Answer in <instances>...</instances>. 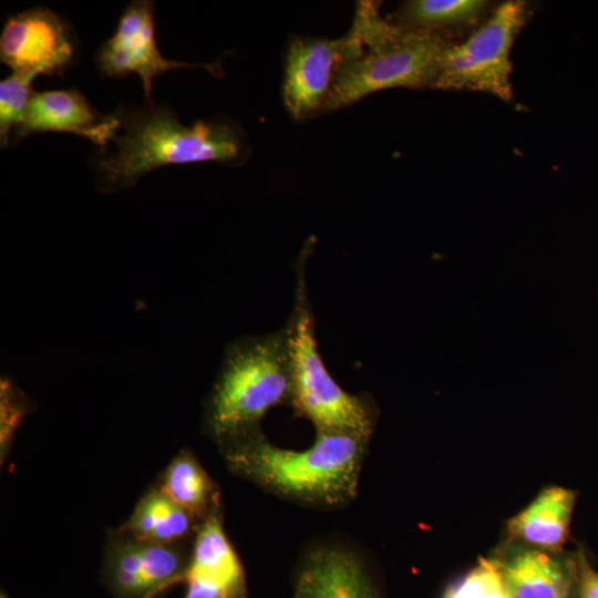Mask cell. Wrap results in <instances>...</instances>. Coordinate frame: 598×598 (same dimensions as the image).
I'll return each instance as SVG.
<instances>
[{
    "label": "cell",
    "instance_id": "9",
    "mask_svg": "<svg viewBox=\"0 0 598 598\" xmlns=\"http://www.w3.org/2000/svg\"><path fill=\"white\" fill-rule=\"evenodd\" d=\"M73 55L66 24L52 10L37 7L6 21L0 37V60L12 72L61 75Z\"/></svg>",
    "mask_w": 598,
    "mask_h": 598
},
{
    "label": "cell",
    "instance_id": "18",
    "mask_svg": "<svg viewBox=\"0 0 598 598\" xmlns=\"http://www.w3.org/2000/svg\"><path fill=\"white\" fill-rule=\"evenodd\" d=\"M482 0H413L404 3L396 17L398 25L416 31L434 32L474 24L481 17Z\"/></svg>",
    "mask_w": 598,
    "mask_h": 598
},
{
    "label": "cell",
    "instance_id": "12",
    "mask_svg": "<svg viewBox=\"0 0 598 598\" xmlns=\"http://www.w3.org/2000/svg\"><path fill=\"white\" fill-rule=\"evenodd\" d=\"M295 598H380L362 560L347 548L308 553L297 575Z\"/></svg>",
    "mask_w": 598,
    "mask_h": 598
},
{
    "label": "cell",
    "instance_id": "2",
    "mask_svg": "<svg viewBox=\"0 0 598 598\" xmlns=\"http://www.w3.org/2000/svg\"><path fill=\"white\" fill-rule=\"evenodd\" d=\"M115 150H100L94 158L97 188L114 193L166 165L217 162L236 164L246 157L243 130L228 120L183 124L166 105L145 103L122 113Z\"/></svg>",
    "mask_w": 598,
    "mask_h": 598
},
{
    "label": "cell",
    "instance_id": "22",
    "mask_svg": "<svg viewBox=\"0 0 598 598\" xmlns=\"http://www.w3.org/2000/svg\"><path fill=\"white\" fill-rule=\"evenodd\" d=\"M578 579L580 598H598V573L585 556L579 557Z\"/></svg>",
    "mask_w": 598,
    "mask_h": 598
},
{
    "label": "cell",
    "instance_id": "6",
    "mask_svg": "<svg viewBox=\"0 0 598 598\" xmlns=\"http://www.w3.org/2000/svg\"><path fill=\"white\" fill-rule=\"evenodd\" d=\"M527 16L525 1H505L465 41L446 43L432 89L478 91L511 101L509 53Z\"/></svg>",
    "mask_w": 598,
    "mask_h": 598
},
{
    "label": "cell",
    "instance_id": "15",
    "mask_svg": "<svg viewBox=\"0 0 598 598\" xmlns=\"http://www.w3.org/2000/svg\"><path fill=\"white\" fill-rule=\"evenodd\" d=\"M200 524L159 487H152L117 532L144 542L175 545L195 536Z\"/></svg>",
    "mask_w": 598,
    "mask_h": 598
},
{
    "label": "cell",
    "instance_id": "14",
    "mask_svg": "<svg viewBox=\"0 0 598 598\" xmlns=\"http://www.w3.org/2000/svg\"><path fill=\"white\" fill-rule=\"evenodd\" d=\"M576 495L571 489L551 486L508 523L512 537L543 550L560 549L569 534Z\"/></svg>",
    "mask_w": 598,
    "mask_h": 598
},
{
    "label": "cell",
    "instance_id": "23",
    "mask_svg": "<svg viewBox=\"0 0 598 598\" xmlns=\"http://www.w3.org/2000/svg\"><path fill=\"white\" fill-rule=\"evenodd\" d=\"M185 598H231L227 591L198 579L186 578Z\"/></svg>",
    "mask_w": 598,
    "mask_h": 598
},
{
    "label": "cell",
    "instance_id": "1",
    "mask_svg": "<svg viewBox=\"0 0 598 598\" xmlns=\"http://www.w3.org/2000/svg\"><path fill=\"white\" fill-rule=\"evenodd\" d=\"M370 437L316 431L302 451L278 447L260 429L219 444L227 467L281 498L313 507L336 508L358 493Z\"/></svg>",
    "mask_w": 598,
    "mask_h": 598
},
{
    "label": "cell",
    "instance_id": "8",
    "mask_svg": "<svg viewBox=\"0 0 598 598\" xmlns=\"http://www.w3.org/2000/svg\"><path fill=\"white\" fill-rule=\"evenodd\" d=\"M154 3L148 0L132 1L122 13L114 34L99 49L96 64L105 76L122 78L130 73L140 75L147 104L152 100L153 79L166 71L183 68H202L165 59L155 39Z\"/></svg>",
    "mask_w": 598,
    "mask_h": 598
},
{
    "label": "cell",
    "instance_id": "17",
    "mask_svg": "<svg viewBox=\"0 0 598 598\" xmlns=\"http://www.w3.org/2000/svg\"><path fill=\"white\" fill-rule=\"evenodd\" d=\"M158 487L200 523L219 512L218 487L189 451L174 457Z\"/></svg>",
    "mask_w": 598,
    "mask_h": 598
},
{
    "label": "cell",
    "instance_id": "11",
    "mask_svg": "<svg viewBox=\"0 0 598 598\" xmlns=\"http://www.w3.org/2000/svg\"><path fill=\"white\" fill-rule=\"evenodd\" d=\"M122 113L102 115L75 90L34 92L11 137L19 141L33 133L69 132L106 150L122 127Z\"/></svg>",
    "mask_w": 598,
    "mask_h": 598
},
{
    "label": "cell",
    "instance_id": "13",
    "mask_svg": "<svg viewBox=\"0 0 598 598\" xmlns=\"http://www.w3.org/2000/svg\"><path fill=\"white\" fill-rule=\"evenodd\" d=\"M186 578L219 587L231 598H247L245 573L224 532L220 512L212 514L199 525Z\"/></svg>",
    "mask_w": 598,
    "mask_h": 598
},
{
    "label": "cell",
    "instance_id": "4",
    "mask_svg": "<svg viewBox=\"0 0 598 598\" xmlns=\"http://www.w3.org/2000/svg\"><path fill=\"white\" fill-rule=\"evenodd\" d=\"M291 370L285 327L230 342L204 406V427L218 444L259 429L264 415L290 404Z\"/></svg>",
    "mask_w": 598,
    "mask_h": 598
},
{
    "label": "cell",
    "instance_id": "3",
    "mask_svg": "<svg viewBox=\"0 0 598 598\" xmlns=\"http://www.w3.org/2000/svg\"><path fill=\"white\" fill-rule=\"evenodd\" d=\"M322 111L338 110L391 87H432L446 43L434 32L384 20L377 4L360 1Z\"/></svg>",
    "mask_w": 598,
    "mask_h": 598
},
{
    "label": "cell",
    "instance_id": "16",
    "mask_svg": "<svg viewBox=\"0 0 598 598\" xmlns=\"http://www.w3.org/2000/svg\"><path fill=\"white\" fill-rule=\"evenodd\" d=\"M511 598H570L569 565L545 550H524L501 565Z\"/></svg>",
    "mask_w": 598,
    "mask_h": 598
},
{
    "label": "cell",
    "instance_id": "19",
    "mask_svg": "<svg viewBox=\"0 0 598 598\" xmlns=\"http://www.w3.org/2000/svg\"><path fill=\"white\" fill-rule=\"evenodd\" d=\"M34 75L12 72L0 82V142L1 147L10 144L11 134L23 117L28 103L34 93Z\"/></svg>",
    "mask_w": 598,
    "mask_h": 598
},
{
    "label": "cell",
    "instance_id": "20",
    "mask_svg": "<svg viewBox=\"0 0 598 598\" xmlns=\"http://www.w3.org/2000/svg\"><path fill=\"white\" fill-rule=\"evenodd\" d=\"M444 598H511L501 564L480 559L461 580L452 585Z\"/></svg>",
    "mask_w": 598,
    "mask_h": 598
},
{
    "label": "cell",
    "instance_id": "21",
    "mask_svg": "<svg viewBox=\"0 0 598 598\" xmlns=\"http://www.w3.org/2000/svg\"><path fill=\"white\" fill-rule=\"evenodd\" d=\"M29 403L9 379L0 385V457H7L14 434L28 412Z\"/></svg>",
    "mask_w": 598,
    "mask_h": 598
},
{
    "label": "cell",
    "instance_id": "10",
    "mask_svg": "<svg viewBox=\"0 0 598 598\" xmlns=\"http://www.w3.org/2000/svg\"><path fill=\"white\" fill-rule=\"evenodd\" d=\"M348 37L297 38L285 59L283 103L289 114L302 120L322 111L336 73L343 61Z\"/></svg>",
    "mask_w": 598,
    "mask_h": 598
},
{
    "label": "cell",
    "instance_id": "5",
    "mask_svg": "<svg viewBox=\"0 0 598 598\" xmlns=\"http://www.w3.org/2000/svg\"><path fill=\"white\" fill-rule=\"evenodd\" d=\"M310 245L295 264L293 308L285 326L291 370L290 405L316 431L343 432L371 437L377 409L367 395L346 392L331 377L320 355L308 297L306 264Z\"/></svg>",
    "mask_w": 598,
    "mask_h": 598
},
{
    "label": "cell",
    "instance_id": "7",
    "mask_svg": "<svg viewBox=\"0 0 598 598\" xmlns=\"http://www.w3.org/2000/svg\"><path fill=\"white\" fill-rule=\"evenodd\" d=\"M189 558L182 544H154L116 532L105 548L104 577L114 598H155L185 581Z\"/></svg>",
    "mask_w": 598,
    "mask_h": 598
}]
</instances>
